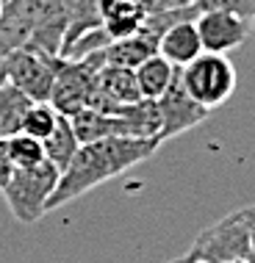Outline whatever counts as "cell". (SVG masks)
<instances>
[{
  "label": "cell",
  "instance_id": "cell-10",
  "mask_svg": "<svg viewBox=\"0 0 255 263\" xmlns=\"http://www.w3.org/2000/svg\"><path fill=\"white\" fill-rule=\"evenodd\" d=\"M144 100L139 89V78L136 69H128V67H105L97 72V97L92 108H100L105 114H114L119 105H131Z\"/></svg>",
  "mask_w": 255,
  "mask_h": 263
},
{
  "label": "cell",
  "instance_id": "cell-9",
  "mask_svg": "<svg viewBox=\"0 0 255 263\" xmlns=\"http://www.w3.org/2000/svg\"><path fill=\"white\" fill-rule=\"evenodd\" d=\"M45 0H9L0 17V64L14 50L28 45L39 25V14Z\"/></svg>",
  "mask_w": 255,
  "mask_h": 263
},
{
  "label": "cell",
  "instance_id": "cell-2",
  "mask_svg": "<svg viewBox=\"0 0 255 263\" xmlns=\"http://www.w3.org/2000/svg\"><path fill=\"white\" fill-rule=\"evenodd\" d=\"M252 219L255 205L239 208L205 227L194 244L189 247V260L203 263H228V260H255L252 258Z\"/></svg>",
  "mask_w": 255,
  "mask_h": 263
},
{
  "label": "cell",
  "instance_id": "cell-11",
  "mask_svg": "<svg viewBox=\"0 0 255 263\" xmlns=\"http://www.w3.org/2000/svg\"><path fill=\"white\" fill-rule=\"evenodd\" d=\"M69 122H72V130L81 144H92V141H100V139H111V136H131V130H128V122L125 117H119V114H105L100 108H83L69 117Z\"/></svg>",
  "mask_w": 255,
  "mask_h": 263
},
{
  "label": "cell",
  "instance_id": "cell-22",
  "mask_svg": "<svg viewBox=\"0 0 255 263\" xmlns=\"http://www.w3.org/2000/svg\"><path fill=\"white\" fill-rule=\"evenodd\" d=\"M167 263H203V260H189L186 255H183V258H175V260H167Z\"/></svg>",
  "mask_w": 255,
  "mask_h": 263
},
{
  "label": "cell",
  "instance_id": "cell-25",
  "mask_svg": "<svg viewBox=\"0 0 255 263\" xmlns=\"http://www.w3.org/2000/svg\"><path fill=\"white\" fill-rule=\"evenodd\" d=\"M228 263H255V260H228Z\"/></svg>",
  "mask_w": 255,
  "mask_h": 263
},
{
  "label": "cell",
  "instance_id": "cell-23",
  "mask_svg": "<svg viewBox=\"0 0 255 263\" xmlns=\"http://www.w3.org/2000/svg\"><path fill=\"white\" fill-rule=\"evenodd\" d=\"M252 258H255V219H252Z\"/></svg>",
  "mask_w": 255,
  "mask_h": 263
},
{
  "label": "cell",
  "instance_id": "cell-16",
  "mask_svg": "<svg viewBox=\"0 0 255 263\" xmlns=\"http://www.w3.org/2000/svg\"><path fill=\"white\" fill-rule=\"evenodd\" d=\"M42 147H45V158L50 161L59 172H64V169L69 166V161H72L75 153L81 150V141H78V136H75L69 117L59 114V122H56L50 136L42 141Z\"/></svg>",
  "mask_w": 255,
  "mask_h": 263
},
{
  "label": "cell",
  "instance_id": "cell-4",
  "mask_svg": "<svg viewBox=\"0 0 255 263\" xmlns=\"http://www.w3.org/2000/svg\"><path fill=\"white\" fill-rule=\"evenodd\" d=\"M61 180V172L53 166L50 161H42L37 166H25V169H14L11 180L6 183L3 197L9 202L11 216L20 224H33L47 213L50 197L56 186Z\"/></svg>",
  "mask_w": 255,
  "mask_h": 263
},
{
  "label": "cell",
  "instance_id": "cell-8",
  "mask_svg": "<svg viewBox=\"0 0 255 263\" xmlns=\"http://www.w3.org/2000/svg\"><path fill=\"white\" fill-rule=\"evenodd\" d=\"M197 31L203 39V50L208 53H230L239 45H244L250 36V17L236 11H225V9H214V11H200L197 14Z\"/></svg>",
  "mask_w": 255,
  "mask_h": 263
},
{
  "label": "cell",
  "instance_id": "cell-1",
  "mask_svg": "<svg viewBox=\"0 0 255 263\" xmlns=\"http://www.w3.org/2000/svg\"><path fill=\"white\" fill-rule=\"evenodd\" d=\"M158 147L161 141L155 139H128V136H111L92 141V144H81V150L75 153L69 166L61 172V180L53 191L47 211L61 208V205L72 202L75 197L125 175L131 166L155 155Z\"/></svg>",
  "mask_w": 255,
  "mask_h": 263
},
{
  "label": "cell",
  "instance_id": "cell-6",
  "mask_svg": "<svg viewBox=\"0 0 255 263\" xmlns=\"http://www.w3.org/2000/svg\"><path fill=\"white\" fill-rule=\"evenodd\" d=\"M0 83L17 86L33 103H50L53 83H56L53 55L20 47V50H14L9 59L0 64Z\"/></svg>",
  "mask_w": 255,
  "mask_h": 263
},
{
  "label": "cell",
  "instance_id": "cell-24",
  "mask_svg": "<svg viewBox=\"0 0 255 263\" xmlns=\"http://www.w3.org/2000/svg\"><path fill=\"white\" fill-rule=\"evenodd\" d=\"M6 3H9V0H0V17H3V11H6Z\"/></svg>",
  "mask_w": 255,
  "mask_h": 263
},
{
  "label": "cell",
  "instance_id": "cell-17",
  "mask_svg": "<svg viewBox=\"0 0 255 263\" xmlns=\"http://www.w3.org/2000/svg\"><path fill=\"white\" fill-rule=\"evenodd\" d=\"M31 105H33V100L25 91H20L11 83H0V127H3L6 139L23 130V119Z\"/></svg>",
  "mask_w": 255,
  "mask_h": 263
},
{
  "label": "cell",
  "instance_id": "cell-12",
  "mask_svg": "<svg viewBox=\"0 0 255 263\" xmlns=\"http://www.w3.org/2000/svg\"><path fill=\"white\" fill-rule=\"evenodd\" d=\"M158 53L180 69L194 61L203 53V39H200V31H197L194 20H183V23L169 28L158 42Z\"/></svg>",
  "mask_w": 255,
  "mask_h": 263
},
{
  "label": "cell",
  "instance_id": "cell-18",
  "mask_svg": "<svg viewBox=\"0 0 255 263\" xmlns=\"http://www.w3.org/2000/svg\"><path fill=\"white\" fill-rule=\"evenodd\" d=\"M56 122H59V111H56L50 103H33L31 108H28V114H25L23 130L20 133H28V136L45 141L53 133Z\"/></svg>",
  "mask_w": 255,
  "mask_h": 263
},
{
  "label": "cell",
  "instance_id": "cell-15",
  "mask_svg": "<svg viewBox=\"0 0 255 263\" xmlns=\"http://www.w3.org/2000/svg\"><path fill=\"white\" fill-rule=\"evenodd\" d=\"M178 69L180 67H175L172 61H167L161 53L150 55V59L141 64V67H136L141 97H147V100H161V97L167 95V89L172 86Z\"/></svg>",
  "mask_w": 255,
  "mask_h": 263
},
{
  "label": "cell",
  "instance_id": "cell-13",
  "mask_svg": "<svg viewBox=\"0 0 255 263\" xmlns=\"http://www.w3.org/2000/svg\"><path fill=\"white\" fill-rule=\"evenodd\" d=\"M100 14H103V31L111 39L133 36L147 20V11L141 9L139 0H100Z\"/></svg>",
  "mask_w": 255,
  "mask_h": 263
},
{
  "label": "cell",
  "instance_id": "cell-20",
  "mask_svg": "<svg viewBox=\"0 0 255 263\" xmlns=\"http://www.w3.org/2000/svg\"><path fill=\"white\" fill-rule=\"evenodd\" d=\"M197 6V11H214V9H225V11H236L244 17H255V0H191Z\"/></svg>",
  "mask_w": 255,
  "mask_h": 263
},
{
  "label": "cell",
  "instance_id": "cell-26",
  "mask_svg": "<svg viewBox=\"0 0 255 263\" xmlns=\"http://www.w3.org/2000/svg\"><path fill=\"white\" fill-rule=\"evenodd\" d=\"M0 139H6V136H3V127H0Z\"/></svg>",
  "mask_w": 255,
  "mask_h": 263
},
{
  "label": "cell",
  "instance_id": "cell-5",
  "mask_svg": "<svg viewBox=\"0 0 255 263\" xmlns=\"http://www.w3.org/2000/svg\"><path fill=\"white\" fill-rule=\"evenodd\" d=\"M180 78L186 91L208 111H214L225 100H230V95L236 91V83H239L233 64L222 53H208V50H203L191 64H186L180 69Z\"/></svg>",
  "mask_w": 255,
  "mask_h": 263
},
{
  "label": "cell",
  "instance_id": "cell-19",
  "mask_svg": "<svg viewBox=\"0 0 255 263\" xmlns=\"http://www.w3.org/2000/svg\"><path fill=\"white\" fill-rule=\"evenodd\" d=\"M9 153H11V161L17 169L37 166V163L45 161V147H42V141L28 136V133H14V136H9Z\"/></svg>",
  "mask_w": 255,
  "mask_h": 263
},
{
  "label": "cell",
  "instance_id": "cell-21",
  "mask_svg": "<svg viewBox=\"0 0 255 263\" xmlns=\"http://www.w3.org/2000/svg\"><path fill=\"white\" fill-rule=\"evenodd\" d=\"M14 161H11V153H9V139H0V191L6 189V183L11 180L14 175Z\"/></svg>",
  "mask_w": 255,
  "mask_h": 263
},
{
  "label": "cell",
  "instance_id": "cell-14",
  "mask_svg": "<svg viewBox=\"0 0 255 263\" xmlns=\"http://www.w3.org/2000/svg\"><path fill=\"white\" fill-rule=\"evenodd\" d=\"M155 53H158V45L150 42L139 31L133 36H125V39H111V45L103 50L105 64H111V67H128V69L141 67Z\"/></svg>",
  "mask_w": 255,
  "mask_h": 263
},
{
  "label": "cell",
  "instance_id": "cell-7",
  "mask_svg": "<svg viewBox=\"0 0 255 263\" xmlns=\"http://www.w3.org/2000/svg\"><path fill=\"white\" fill-rule=\"evenodd\" d=\"M158 111H161V133H158V141H167V139H175L180 136L183 130H191L194 125H200L208 119V108L200 105L194 97L186 91L183 86V78H180V69L175 75L172 86L167 89V95L158 100Z\"/></svg>",
  "mask_w": 255,
  "mask_h": 263
},
{
  "label": "cell",
  "instance_id": "cell-3",
  "mask_svg": "<svg viewBox=\"0 0 255 263\" xmlns=\"http://www.w3.org/2000/svg\"><path fill=\"white\" fill-rule=\"evenodd\" d=\"M105 67L103 50L86 55V59H61L53 55V69H56V83L50 105L64 117L92 108L97 97V72Z\"/></svg>",
  "mask_w": 255,
  "mask_h": 263
}]
</instances>
